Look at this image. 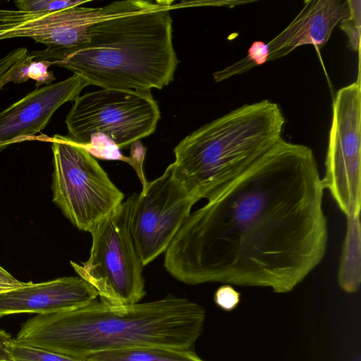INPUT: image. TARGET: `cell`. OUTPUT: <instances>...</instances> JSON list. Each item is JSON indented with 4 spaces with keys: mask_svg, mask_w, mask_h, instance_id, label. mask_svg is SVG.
I'll use <instances>...</instances> for the list:
<instances>
[{
    "mask_svg": "<svg viewBox=\"0 0 361 361\" xmlns=\"http://www.w3.org/2000/svg\"><path fill=\"white\" fill-rule=\"evenodd\" d=\"M324 193L312 149L282 137L190 213L166 250L164 266L188 285L290 292L325 256Z\"/></svg>",
    "mask_w": 361,
    "mask_h": 361,
    "instance_id": "cell-1",
    "label": "cell"
},
{
    "mask_svg": "<svg viewBox=\"0 0 361 361\" xmlns=\"http://www.w3.org/2000/svg\"><path fill=\"white\" fill-rule=\"evenodd\" d=\"M90 85L73 73L56 83L44 85L0 112V151L8 146L35 139L55 111L64 103L74 101Z\"/></svg>",
    "mask_w": 361,
    "mask_h": 361,
    "instance_id": "cell-11",
    "label": "cell"
},
{
    "mask_svg": "<svg viewBox=\"0 0 361 361\" xmlns=\"http://www.w3.org/2000/svg\"><path fill=\"white\" fill-rule=\"evenodd\" d=\"M0 361H5V360H1V359H0Z\"/></svg>",
    "mask_w": 361,
    "mask_h": 361,
    "instance_id": "cell-24",
    "label": "cell"
},
{
    "mask_svg": "<svg viewBox=\"0 0 361 361\" xmlns=\"http://www.w3.org/2000/svg\"><path fill=\"white\" fill-rule=\"evenodd\" d=\"M84 361H204L193 349L145 346L91 354Z\"/></svg>",
    "mask_w": 361,
    "mask_h": 361,
    "instance_id": "cell-15",
    "label": "cell"
},
{
    "mask_svg": "<svg viewBox=\"0 0 361 361\" xmlns=\"http://www.w3.org/2000/svg\"><path fill=\"white\" fill-rule=\"evenodd\" d=\"M284 123L276 102L243 104L183 138L173 149V173L197 201L209 200L282 138Z\"/></svg>",
    "mask_w": 361,
    "mask_h": 361,
    "instance_id": "cell-4",
    "label": "cell"
},
{
    "mask_svg": "<svg viewBox=\"0 0 361 361\" xmlns=\"http://www.w3.org/2000/svg\"><path fill=\"white\" fill-rule=\"evenodd\" d=\"M294 20L267 44L268 61L283 57L303 45L322 47L348 15L347 1L310 0Z\"/></svg>",
    "mask_w": 361,
    "mask_h": 361,
    "instance_id": "cell-13",
    "label": "cell"
},
{
    "mask_svg": "<svg viewBox=\"0 0 361 361\" xmlns=\"http://www.w3.org/2000/svg\"><path fill=\"white\" fill-rule=\"evenodd\" d=\"M348 15L340 22V27L348 39L349 47L360 51L361 28V1L347 0Z\"/></svg>",
    "mask_w": 361,
    "mask_h": 361,
    "instance_id": "cell-18",
    "label": "cell"
},
{
    "mask_svg": "<svg viewBox=\"0 0 361 361\" xmlns=\"http://www.w3.org/2000/svg\"><path fill=\"white\" fill-rule=\"evenodd\" d=\"M240 293L231 285L224 284L220 286L214 295V302L225 311L234 310L239 304Z\"/></svg>",
    "mask_w": 361,
    "mask_h": 361,
    "instance_id": "cell-21",
    "label": "cell"
},
{
    "mask_svg": "<svg viewBox=\"0 0 361 361\" xmlns=\"http://www.w3.org/2000/svg\"><path fill=\"white\" fill-rule=\"evenodd\" d=\"M352 361H360V356L355 357Z\"/></svg>",
    "mask_w": 361,
    "mask_h": 361,
    "instance_id": "cell-23",
    "label": "cell"
},
{
    "mask_svg": "<svg viewBox=\"0 0 361 361\" xmlns=\"http://www.w3.org/2000/svg\"><path fill=\"white\" fill-rule=\"evenodd\" d=\"M205 318L201 305L173 295L120 307L96 300L73 310L36 314L13 340L81 361L93 353L137 347L193 349Z\"/></svg>",
    "mask_w": 361,
    "mask_h": 361,
    "instance_id": "cell-2",
    "label": "cell"
},
{
    "mask_svg": "<svg viewBox=\"0 0 361 361\" xmlns=\"http://www.w3.org/2000/svg\"><path fill=\"white\" fill-rule=\"evenodd\" d=\"M52 65L51 61L35 60L29 54V59L25 62L14 69L0 82V90L10 82L19 84L30 79L35 81L37 88L42 85H50L56 80L53 71H48V68Z\"/></svg>",
    "mask_w": 361,
    "mask_h": 361,
    "instance_id": "cell-16",
    "label": "cell"
},
{
    "mask_svg": "<svg viewBox=\"0 0 361 361\" xmlns=\"http://www.w3.org/2000/svg\"><path fill=\"white\" fill-rule=\"evenodd\" d=\"M49 140L53 202L77 228L91 233L123 202L124 195L82 146L58 134Z\"/></svg>",
    "mask_w": 361,
    "mask_h": 361,
    "instance_id": "cell-6",
    "label": "cell"
},
{
    "mask_svg": "<svg viewBox=\"0 0 361 361\" xmlns=\"http://www.w3.org/2000/svg\"><path fill=\"white\" fill-rule=\"evenodd\" d=\"M6 361H81L51 351L16 343L13 338L6 345Z\"/></svg>",
    "mask_w": 361,
    "mask_h": 361,
    "instance_id": "cell-17",
    "label": "cell"
},
{
    "mask_svg": "<svg viewBox=\"0 0 361 361\" xmlns=\"http://www.w3.org/2000/svg\"><path fill=\"white\" fill-rule=\"evenodd\" d=\"M104 10V6H79L47 13L0 8V40L31 38L46 45L44 50L29 53L34 59L59 61L88 44L90 28Z\"/></svg>",
    "mask_w": 361,
    "mask_h": 361,
    "instance_id": "cell-10",
    "label": "cell"
},
{
    "mask_svg": "<svg viewBox=\"0 0 361 361\" xmlns=\"http://www.w3.org/2000/svg\"><path fill=\"white\" fill-rule=\"evenodd\" d=\"M347 219L338 270V283L345 293H355L361 281V239L360 215Z\"/></svg>",
    "mask_w": 361,
    "mask_h": 361,
    "instance_id": "cell-14",
    "label": "cell"
},
{
    "mask_svg": "<svg viewBox=\"0 0 361 361\" xmlns=\"http://www.w3.org/2000/svg\"><path fill=\"white\" fill-rule=\"evenodd\" d=\"M73 102L65 120L67 137L83 147L102 135L124 148L152 134L160 118L150 91L102 89Z\"/></svg>",
    "mask_w": 361,
    "mask_h": 361,
    "instance_id": "cell-7",
    "label": "cell"
},
{
    "mask_svg": "<svg viewBox=\"0 0 361 361\" xmlns=\"http://www.w3.org/2000/svg\"><path fill=\"white\" fill-rule=\"evenodd\" d=\"M361 85L360 77L339 89L332 116L322 183L346 218L361 206Z\"/></svg>",
    "mask_w": 361,
    "mask_h": 361,
    "instance_id": "cell-8",
    "label": "cell"
},
{
    "mask_svg": "<svg viewBox=\"0 0 361 361\" xmlns=\"http://www.w3.org/2000/svg\"><path fill=\"white\" fill-rule=\"evenodd\" d=\"M135 193L128 197L90 233L89 259L71 264L97 291L100 301L115 307L137 302L145 295L144 265L131 232Z\"/></svg>",
    "mask_w": 361,
    "mask_h": 361,
    "instance_id": "cell-5",
    "label": "cell"
},
{
    "mask_svg": "<svg viewBox=\"0 0 361 361\" xmlns=\"http://www.w3.org/2000/svg\"><path fill=\"white\" fill-rule=\"evenodd\" d=\"M29 283L19 281L0 266V293L24 287L28 285Z\"/></svg>",
    "mask_w": 361,
    "mask_h": 361,
    "instance_id": "cell-22",
    "label": "cell"
},
{
    "mask_svg": "<svg viewBox=\"0 0 361 361\" xmlns=\"http://www.w3.org/2000/svg\"><path fill=\"white\" fill-rule=\"evenodd\" d=\"M28 59L29 52L25 47L15 49L6 56L0 58V82Z\"/></svg>",
    "mask_w": 361,
    "mask_h": 361,
    "instance_id": "cell-20",
    "label": "cell"
},
{
    "mask_svg": "<svg viewBox=\"0 0 361 361\" xmlns=\"http://www.w3.org/2000/svg\"><path fill=\"white\" fill-rule=\"evenodd\" d=\"M1 2V1H0Z\"/></svg>",
    "mask_w": 361,
    "mask_h": 361,
    "instance_id": "cell-25",
    "label": "cell"
},
{
    "mask_svg": "<svg viewBox=\"0 0 361 361\" xmlns=\"http://www.w3.org/2000/svg\"><path fill=\"white\" fill-rule=\"evenodd\" d=\"M197 202L176 177L172 164L135 193L130 227L144 266L166 252Z\"/></svg>",
    "mask_w": 361,
    "mask_h": 361,
    "instance_id": "cell-9",
    "label": "cell"
},
{
    "mask_svg": "<svg viewBox=\"0 0 361 361\" xmlns=\"http://www.w3.org/2000/svg\"><path fill=\"white\" fill-rule=\"evenodd\" d=\"M173 1L127 0L104 6L82 49L53 65L102 89L150 91L173 81Z\"/></svg>",
    "mask_w": 361,
    "mask_h": 361,
    "instance_id": "cell-3",
    "label": "cell"
},
{
    "mask_svg": "<svg viewBox=\"0 0 361 361\" xmlns=\"http://www.w3.org/2000/svg\"><path fill=\"white\" fill-rule=\"evenodd\" d=\"M99 297L80 276H66L0 293V317L20 313L47 314L82 307Z\"/></svg>",
    "mask_w": 361,
    "mask_h": 361,
    "instance_id": "cell-12",
    "label": "cell"
},
{
    "mask_svg": "<svg viewBox=\"0 0 361 361\" xmlns=\"http://www.w3.org/2000/svg\"><path fill=\"white\" fill-rule=\"evenodd\" d=\"M89 1L82 0H17V10L24 12L47 13L81 6Z\"/></svg>",
    "mask_w": 361,
    "mask_h": 361,
    "instance_id": "cell-19",
    "label": "cell"
}]
</instances>
